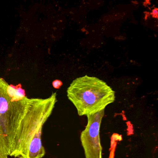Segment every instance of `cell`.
<instances>
[{
    "label": "cell",
    "instance_id": "cell-1",
    "mask_svg": "<svg viewBox=\"0 0 158 158\" xmlns=\"http://www.w3.org/2000/svg\"><path fill=\"white\" fill-rule=\"evenodd\" d=\"M57 102V93L46 98H32L30 107L18 129L10 157L42 158L46 154L41 135L43 126Z\"/></svg>",
    "mask_w": 158,
    "mask_h": 158
},
{
    "label": "cell",
    "instance_id": "cell-3",
    "mask_svg": "<svg viewBox=\"0 0 158 158\" xmlns=\"http://www.w3.org/2000/svg\"><path fill=\"white\" fill-rule=\"evenodd\" d=\"M8 84L0 77V158L10 156L18 129L32 101L27 97L13 101L7 92Z\"/></svg>",
    "mask_w": 158,
    "mask_h": 158
},
{
    "label": "cell",
    "instance_id": "cell-5",
    "mask_svg": "<svg viewBox=\"0 0 158 158\" xmlns=\"http://www.w3.org/2000/svg\"><path fill=\"white\" fill-rule=\"evenodd\" d=\"M52 85L54 88L56 89H59L62 85L63 83L61 80L57 79V80H54L52 82Z\"/></svg>",
    "mask_w": 158,
    "mask_h": 158
},
{
    "label": "cell",
    "instance_id": "cell-6",
    "mask_svg": "<svg viewBox=\"0 0 158 158\" xmlns=\"http://www.w3.org/2000/svg\"><path fill=\"white\" fill-rule=\"evenodd\" d=\"M151 15L153 18H155L156 19L158 18V9L155 8V9H153L152 10Z\"/></svg>",
    "mask_w": 158,
    "mask_h": 158
},
{
    "label": "cell",
    "instance_id": "cell-2",
    "mask_svg": "<svg viewBox=\"0 0 158 158\" xmlns=\"http://www.w3.org/2000/svg\"><path fill=\"white\" fill-rule=\"evenodd\" d=\"M67 95L79 116L95 114L114 102L115 92L104 81L88 75L77 77L68 88Z\"/></svg>",
    "mask_w": 158,
    "mask_h": 158
},
{
    "label": "cell",
    "instance_id": "cell-4",
    "mask_svg": "<svg viewBox=\"0 0 158 158\" xmlns=\"http://www.w3.org/2000/svg\"><path fill=\"white\" fill-rule=\"evenodd\" d=\"M104 114V110L87 116V124L80 135L85 158H102L100 130Z\"/></svg>",
    "mask_w": 158,
    "mask_h": 158
}]
</instances>
